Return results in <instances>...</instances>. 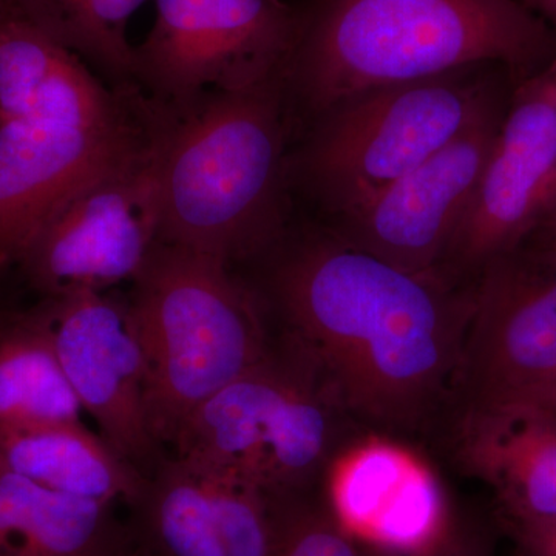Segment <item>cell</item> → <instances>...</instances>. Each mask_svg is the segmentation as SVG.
Returning a JSON list of instances; mask_svg holds the SVG:
<instances>
[{"label":"cell","instance_id":"6da1fadb","mask_svg":"<svg viewBox=\"0 0 556 556\" xmlns=\"http://www.w3.org/2000/svg\"><path fill=\"white\" fill-rule=\"evenodd\" d=\"M278 339L364 433L408 442L455 412L475 287L399 269L331 232L280 255Z\"/></svg>","mask_w":556,"mask_h":556},{"label":"cell","instance_id":"7a4b0ae2","mask_svg":"<svg viewBox=\"0 0 556 556\" xmlns=\"http://www.w3.org/2000/svg\"><path fill=\"white\" fill-rule=\"evenodd\" d=\"M78 54L0 11V268L20 263L73 195L144 148Z\"/></svg>","mask_w":556,"mask_h":556},{"label":"cell","instance_id":"3957f363","mask_svg":"<svg viewBox=\"0 0 556 556\" xmlns=\"http://www.w3.org/2000/svg\"><path fill=\"white\" fill-rule=\"evenodd\" d=\"M543 25L514 0H317L287 64L314 115L368 91L546 49Z\"/></svg>","mask_w":556,"mask_h":556},{"label":"cell","instance_id":"277c9868","mask_svg":"<svg viewBox=\"0 0 556 556\" xmlns=\"http://www.w3.org/2000/svg\"><path fill=\"white\" fill-rule=\"evenodd\" d=\"M277 75L219 91L156 139L159 243L229 265L268 248L283 175Z\"/></svg>","mask_w":556,"mask_h":556},{"label":"cell","instance_id":"5b68a950","mask_svg":"<svg viewBox=\"0 0 556 556\" xmlns=\"http://www.w3.org/2000/svg\"><path fill=\"white\" fill-rule=\"evenodd\" d=\"M131 283L150 427L174 444L190 413L257 365L273 338L258 299L217 258L156 243Z\"/></svg>","mask_w":556,"mask_h":556},{"label":"cell","instance_id":"8992f818","mask_svg":"<svg viewBox=\"0 0 556 556\" xmlns=\"http://www.w3.org/2000/svg\"><path fill=\"white\" fill-rule=\"evenodd\" d=\"M364 433L294 348L268 354L190 413L175 455L254 482L277 500L316 495L329 464Z\"/></svg>","mask_w":556,"mask_h":556},{"label":"cell","instance_id":"52a82bcc","mask_svg":"<svg viewBox=\"0 0 556 556\" xmlns=\"http://www.w3.org/2000/svg\"><path fill=\"white\" fill-rule=\"evenodd\" d=\"M475 68L368 91L318 116L295 160L303 185L336 217L405 177L497 104Z\"/></svg>","mask_w":556,"mask_h":556},{"label":"cell","instance_id":"ba28073f","mask_svg":"<svg viewBox=\"0 0 556 556\" xmlns=\"http://www.w3.org/2000/svg\"><path fill=\"white\" fill-rule=\"evenodd\" d=\"M299 20L280 0H155L134 76L179 105L252 86L287 64Z\"/></svg>","mask_w":556,"mask_h":556},{"label":"cell","instance_id":"9c48e42d","mask_svg":"<svg viewBox=\"0 0 556 556\" xmlns=\"http://www.w3.org/2000/svg\"><path fill=\"white\" fill-rule=\"evenodd\" d=\"M156 141L91 181L39 230L22 273L43 299L134 281L159 243Z\"/></svg>","mask_w":556,"mask_h":556},{"label":"cell","instance_id":"30bf717a","mask_svg":"<svg viewBox=\"0 0 556 556\" xmlns=\"http://www.w3.org/2000/svg\"><path fill=\"white\" fill-rule=\"evenodd\" d=\"M555 380L556 251L518 247L475 283L455 412L526 399Z\"/></svg>","mask_w":556,"mask_h":556},{"label":"cell","instance_id":"8fae6325","mask_svg":"<svg viewBox=\"0 0 556 556\" xmlns=\"http://www.w3.org/2000/svg\"><path fill=\"white\" fill-rule=\"evenodd\" d=\"M556 199V80L527 89L506 119L438 276L475 287L493 260L521 247Z\"/></svg>","mask_w":556,"mask_h":556},{"label":"cell","instance_id":"7c38bea8","mask_svg":"<svg viewBox=\"0 0 556 556\" xmlns=\"http://www.w3.org/2000/svg\"><path fill=\"white\" fill-rule=\"evenodd\" d=\"M501 121L496 104L426 163L365 203L336 215L329 232L399 269L438 276L473 199Z\"/></svg>","mask_w":556,"mask_h":556},{"label":"cell","instance_id":"4fadbf2b","mask_svg":"<svg viewBox=\"0 0 556 556\" xmlns=\"http://www.w3.org/2000/svg\"><path fill=\"white\" fill-rule=\"evenodd\" d=\"M49 305L54 342L70 386L105 442L150 477L164 459L150 427L148 364L129 302L78 291Z\"/></svg>","mask_w":556,"mask_h":556},{"label":"cell","instance_id":"5bb4252c","mask_svg":"<svg viewBox=\"0 0 556 556\" xmlns=\"http://www.w3.org/2000/svg\"><path fill=\"white\" fill-rule=\"evenodd\" d=\"M131 508L142 556H273L276 501L254 482L177 455L164 457Z\"/></svg>","mask_w":556,"mask_h":556},{"label":"cell","instance_id":"9a60e30c","mask_svg":"<svg viewBox=\"0 0 556 556\" xmlns=\"http://www.w3.org/2000/svg\"><path fill=\"white\" fill-rule=\"evenodd\" d=\"M321 503L376 556H412L453 525L444 486L408 442L362 433L329 464Z\"/></svg>","mask_w":556,"mask_h":556},{"label":"cell","instance_id":"2e32d148","mask_svg":"<svg viewBox=\"0 0 556 556\" xmlns=\"http://www.w3.org/2000/svg\"><path fill=\"white\" fill-rule=\"evenodd\" d=\"M453 456L492 489L504 522L556 518V413L532 401L468 405L453 415Z\"/></svg>","mask_w":556,"mask_h":556},{"label":"cell","instance_id":"e0dca14e","mask_svg":"<svg viewBox=\"0 0 556 556\" xmlns=\"http://www.w3.org/2000/svg\"><path fill=\"white\" fill-rule=\"evenodd\" d=\"M0 459L54 492L112 506H134L148 482L83 422L0 428Z\"/></svg>","mask_w":556,"mask_h":556},{"label":"cell","instance_id":"ac0fdd59","mask_svg":"<svg viewBox=\"0 0 556 556\" xmlns=\"http://www.w3.org/2000/svg\"><path fill=\"white\" fill-rule=\"evenodd\" d=\"M130 536L112 504L54 492L0 459V556H108Z\"/></svg>","mask_w":556,"mask_h":556},{"label":"cell","instance_id":"d6986e66","mask_svg":"<svg viewBox=\"0 0 556 556\" xmlns=\"http://www.w3.org/2000/svg\"><path fill=\"white\" fill-rule=\"evenodd\" d=\"M62 367L46 300L0 313V428L83 422Z\"/></svg>","mask_w":556,"mask_h":556},{"label":"cell","instance_id":"ffe728a7","mask_svg":"<svg viewBox=\"0 0 556 556\" xmlns=\"http://www.w3.org/2000/svg\"><path fill=\"white\" fill-rule=\"evenodd\" d=\"M144 0H17V9L80 60L129 78L134 47L127 25Z\"/></svg>","mask_w":556,"mask_h":556},{"label":"cell","instance_id":"44dd1931","mask_svg":"<svg viewBox=\"0 0 556 556\" xmlns=\"http://www.w3.org/2000/svg\"><path fill=\"white\" fill-rule=\"evenodd\" d=\"M273 556H376L348 535L320 495L287 500Z\"/></svg>","mask_w":556,"mask_h":556},{"label":"cell","instance_id":"7402d4cb","mask_svg":"<svg viewBox=\"0 0 556 556\" xmlns=\"http://www.w3.org/2000/svg\"><path fill=\"white\" fill-rule=\"evenodd\" d=\"M504 525L518 556H556V518Z\"/></svg>","mask_w":556,"mask_h":556},{"label":"cell","instance_id":"603a6c76","mask_svg":"<svg viewBox=\"0 0 556 556\" xmlns=\"http://www.w3.org/2000/svg\"><path fill=\"white\" fill-rule=\"evenodd\" d=\"M412 556H485L478 538L460 529L456 522L433 544Z\"/></svg>","mask_w":556,"mask_h":556},{"label":"cell","instance_id":"cb8c5ba5","mask_svg":"<svg viewBox=\"0 0 556 556\" xmlns=\"http://www.w3.org/2000/svg\"><path fill=\"white\" fill-rule=\"evenodd\" d=\"M518 401H532L536 404L544 405V407L554 409L556 413V380L551 386L544 387L543 390L536 391L532 396L526 399H518Z\"/></svg>","mask_w":556,"mask_h":556},{"label":"cell","instance_id":"d4e9b609","mask_svg":"<svg viewBox=\"0 0 556 556\" xmlns=\"http://www.w3.org/2000/svg\"><path fill=\"white\" fill-rule=\"evenodd\" d=\"M131 535V533H130ZM108 556H142L141 552H139V548L137 547V544H135L134 538L130 536V540L127 541V543H124L123 546L116 548L115 552H112V554Z\"/></svg>","mask_w":556,"mask_h":556},{"label":"cell","instance_id":"484cf974","mask_svg":"<svg viewBox=\"0 0 556 556\" xmlns=\"http://www.w3.org/2000/svg\"><path fill=\"white\" fill-rule=\"evenodd\" d=\"M554 204H556V199ZM541 247L554 249V251H556V211L554 212V217L551 219V228H548L547 240L544 241V244H541Z\"/></svg>","mask_w":556,"mask_h":556},{"label":"cell","instance_id":"4316f807","mask_svg":"<svg viewBox=\"0 0 556 556\" xmlns=\"http://www.w3.org/2000/svg\"><path fill=\"white\" fill-rule=\"evenodd\" d=\"M548 2H554V3H556V0H548Z\"/></svg>","mask_w":556,"mask_h":556}]
</instances>
